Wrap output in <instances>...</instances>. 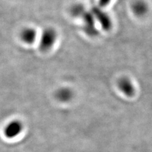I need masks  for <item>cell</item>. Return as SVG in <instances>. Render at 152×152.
Returning a JSON list of instances; mask_svg holds the SVG:
<instances>
[{
	"label": "cell",
	"mask_w": 152,
	"mask_h": 152,
	"mask_svg": "<svg viewBox=\"0 0 152 152\" xmlns=\"http://www.w3.org/2000/svg\"><path fill=\"white\" fill-rule=\"evenodd\" d=\"M58 34L52 27H47L42 31L40 37L39 48L42 51H48L51 49L56 41Z\"/></svg>",
	"instance_id": "obj_1"
},
{
	"label": "cell",
	"mask_w": 152,
	"mask_h": 152,
	"mask_svg": "<svg viewBox=\"0 0 152 152\" xmlns=\"http://www.w3.org/2000/svg\"><path fill=\"white\" fill-rule=\"evenodd\" d=\"M91 12L96 20V23L101 26L103 31H110L113 26L112 18L108 14L104 12L103 8L98 6L93 7L91 10Z\"/></svg>",
	"instance_id": "obj_2"
},
{
	"label": "cell",
	"mask_w": 152,
	"mask_h": 152,
	"mask_svg": "<svg viewBox=\"0 0 152 152\" xmlns=\"http://www.w3.org/2000/svg\"><path fill=\"white\" fill-rule=\"evenodd\" d=\"M83 21L84 31L91 36H94L98 34L96 28V22L91 11H86L81 16Z\"/></svg>",
	"instance_id": "obj_3"
},
{
	"label": "cell",
	"mask_w": 152,
	"mask_h": 152,
	"mask_svg": "<svg viewBox=\"0 0 152 152\" xmlns=\"http://www.w3.org/2000/svg\"><path fill=\"white\" fill-rule=\"evenodd\" d=\"M131 10L136 17H142L149 10L148 4L144 0H135L132 3Z\"/></svg>",
	"instance_id": "obj_4"
},
{
	"label": "cell",
	"mask_w": 152,
	"mask_h": 152,
	"mask_svg": "<svg viewBox=\"0 0 152 152\" xmlns=\"http://www.w3.org/2000/svg\"><path fill=\"white\" fill-rule=\"evenodd\" d=\"M23 129L22 124L18 121H13L6 126L4 132L8 138H13L21 132Z\"/></svg>",
	"instance_id": "obj_5"
},
{
	"label": "cell",
	"mask_w": 152,
	"mask_h": 152,
	"mask_svg": "<svg viewBox=\"0 0 152 152\" xmlns=\"http://www.w3.org/2000/svg\"><path fill=\"white\" fill-rule=\"evenodd\" d=\"M37 33L35 28L26 27L20 33V38L23 42L27 45L33 44L36 41Z\"/></svg>",
	"instance_id": "obj_6"
},
{
	"label": "cell",
	"mask_w": 152,
	"mask_h": 152,
	"mask_svg": "<svg viewBox=\"0 0 152 152\" xmlns=\"http://www.w3.org/2000/svg\"><path fill=\"white\" fill-rule=\"evenodd\" d=\"M121 91L127 95H132L134 92V87L131 80L126 77L121 78L118 83Z\"/></svg>",
	"instance_id": "obj_7"
},
{
	"label": "cell",
	"mask_w": 152,
	"mask_h": 152,
	"mask_svg": "<svg viewBox=\"0 0 152 152\" xmlns=\"http://www.w3.org/2000/svg\"><path fill=\"white\" fill-rule=\"evenodd\" d=\"M86 11L84 7L80 4H75L71 8V14L76 17H81Z\"/></svg>",
	"instance_id": "obj_8"
},
{
	"label": "cell",
	"mask_w": 152,
	"mask_h": 152,
	"mask_svg": "<svg viewBox=\"0 0 152 152\" xmlns=\"http://www.w3.org/2000/svg\"><path fill=\"white\" fill-rule=\"evenodd\" d=\"M112 0H98V7L102 8L107 7L109 4L112 2Z\"/></svg>",
	"instance_id": "obj_9"
}]
</instances>
